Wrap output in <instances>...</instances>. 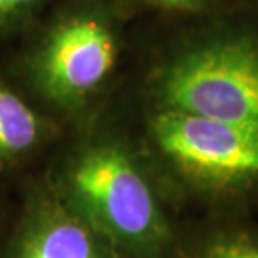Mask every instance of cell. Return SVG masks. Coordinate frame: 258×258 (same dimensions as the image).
<instances>
[{
  "mask_svg": "<svg viewBox=\"0 0 258 258\" xmlns=\"http://www.w3.org/2000/svg\"><path fill=\"white\" fill-rule=\"evenodd\" d=\"M39 0H0V25L10 22L17 15L27 12Z\"/></svg>",
  "mask_w": 258,
  "mask_h": 258,
  "instance_id": "8",
  "label": "cell"
},
{
  "mask_svg": "<svg viewBox=\"0 0 258 258\" xmlns=\"http://www.w3.org/2000/svg\"><path fill=\"white\" fill-rule=\"evenodd\" d=\"M69 189L81 215L112 248L134 258H166L171 230L148 174L126 148L101 144L79 158Z\"/></svg>",
  "mask_w": 258,
  "mask_h": 258,
  "instance_id": "1",
  "label": "cell"
},
{
  "mask_svg": "<svg viewBox=\"0 0 258 258\" xmlns=\"http://www.w3.org/2000/svg\"><path fill=\"white\" fill-rule=\"evenodd\" d=\"M40 121L17 94L0 84V158H14L37 143Z\"/></svg>",
  "mask_w": 258,
  "mask_h": 258,
  "instance_id": "6",
  "label": "cell"
},
{
  "mask_svg": "<svg viewBox=\"0 0 258 258\" xmlns=\"http://www.w3.org/2000/svg\"><path fill=\"white\" fill-rule=\"evenodd\" d=\"M195 258H258V225L228 223L215 230Z\"/></svg>",
  "mask_w": 258,
  "mask_h": 258,
  "instance_id": "7",
  "label": "cell"
},
{
  "mask_svg": "<svg viewBox=\"0 0 258 258\" xmlns=\"http://www.w3.org/2000/svg\"><path fill=\"white\" fill-rule=\"evenodd\" d=\"M159 109L258 131V37L223 34L191 44L153 81Z\"/></svg>",
  "mask_w": 258,
  "mask_h": 258,
  "instance_id": "2",
  "label": "cell"
},
{
  "mask_svg": "<svg viewBox=\"0 0 258 258\" xmlns=\"http://www.w3.org/2000/svg\"><path fill=\"white\" fill-rule=\"evenodd\" d=\"M149 2L168 9H196L210 2V0H149Z\"/></svg>",
  "mask_w": 258,
  "mask_h": 258,
  "instance_id": "9",
  "label": "cell"
},
{
  "mask_svg": "<svg viewBox=\"0 0 258 258\" xmlns=\"http://www.w3.org/2000/svg\"><path fill=\"white\" fill-rule=\"evenodd\" d=\"M154 146L189 189L233 208L258 196V131L159 109L149 119Z\"/></svg>",
  "mask_w": 258,
  "mask_h": 258,
  "instance_id": "3",
  "label": "cell"
},
{
  "mask_svg": "<svg viewBox=\"0 0 258 258\" xmlns=\"http://www.w3.org/2000/svg\"><path fill=\"white\" fill-rule=\"evenodd\" d=\"M111 248L84 216L49 208L30 225L15 258H109Z\"/></svg>",
  "mask_w": 258,
  "mask_h": 258,
  "instance_id": "5",
  "label": "cell"
},
{
  "mask_svg": "<svg viewBox=\"0 0 258 258\" xmlns=\"http://www.w3.org/2000/svg\"><path fill=\"white\" fill-rule=\"evenodd\" d=\"M117 39L111 24L96 14L62 20L35 59V81L49 99L76 106L104 84L117 60Z\"/></svg>",
  "mask_w": 258,
  "mask_h": 258,
  "instance_id": "4",
  "label": "cell"
}]
</instances>
